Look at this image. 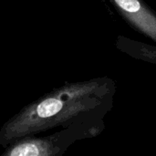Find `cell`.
<instances>
[{
  "mask_svg": "<svg viewBox=\"0 0 156 156\" xmlns=\"http://www.w3.org/2000/svg\"><path fill=\"white\" fill-rule=\"evenodd\" d=\"M116 3L125 11L134 13L140 10L141 5L138 0H115Z\"/></svg>",
  "mask_w": 156,
  "mask_h": 156,
  "instance_id": "cell-2",
  "label": "cell"
},
{
  "mask_svg": "<svg viewBox=\"0 0 156 156\" xmlns=\"http://www.w3.org/2000/svg\"><path fill=\"white\" fill-rule=\"evenodd\" d=\"M57 152L53 137L28 135L5 146L2 156H51Z\"/></svg>",
  "mask_w": 156,
  "mask_h": 156,
  "instance_id": "cell-1",
  "label": "cell"
}]
</instances>
